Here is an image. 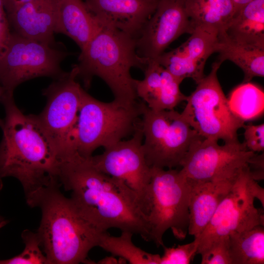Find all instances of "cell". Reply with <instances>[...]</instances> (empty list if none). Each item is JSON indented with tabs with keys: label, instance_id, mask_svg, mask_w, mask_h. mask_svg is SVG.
Instances as JSON below:
<instances>
[{
	"label": "cell",
	"instance_id": "obj_1",
	"mask_svg": "<svg viewBox=\"0 0 264 264\" xmlns=\"http://www.w3.org/2000/svg\"><path fill=\"white\" fill-rule=\"evenodd\" d=\"M59 180L81 214L101 232L115 228L150 242L148 224L136 195L121 180L96 169L75 153L61 160Z\"/></svg>",
	"mask_w": 264,
	"mask_h": 264
},
{
	"label": "cell",
	"instance_id": "obj_2",
	"mask_svg": "<svg viewBox=\"0 0 264 264\" xmlns=\"http://www.w3.org/2000/svg\"><path fill=\"white\" fill-rule=\"evenodd\" d=\"M0 102L5 112L0 142V178L17 179L25 197L44 187L61 184L60 158L36 115L24 114L13 95L4 94Z\"/></svg>",
	"mask_w": 264,
	"mask_h": 264
},
{
	"label": "cell",
	"instance_id": "obj_3",
	"mask_svg": "<svg viewBox=\"0 0 264 264\" xmlns=\"http://www.w3.org/2000/svg\"><path fill=\"white\" fill-rule=\"evenodd\" d=\"M60 183L44 187L26 198L38 207L42 218L37 232L48 264H91L89 251L98 246L102 233L79 212L70 198L61 192Z\"/></svg>",
	"mask_w": 264,
	"mask_h": 264
},
{
	"label": "cell",
	"instance_id": "obj_4",
	"mask_svg": "<svg viewBox=\"0 0 264 264\" xmlns=\"http://www.w3.org/2000/svg\"><path fill=\"white\" fill-rule=\"evenodd\" d=\"M76 64L78 77L88 88L94 76L101 78L109 87L114 101L125 105L136 103V79L131 69L144 70L149 59L137 52L136 39L117 29L105 25L82 50Z\"/></svg>",
	"mask_w": 264,
	"mask_h": 264
},
{
	"label": "cell",
	"instance_id": "obj_5",
	"mask_svg": "<svg viewBox=\"0 0 264 264\" xmlns=\"http://www.w3.org/2000/svg\"><path fill=\"white\" fill-rule=\"evenodd\" d=\"M145 103L125 105L115 101H100L83 88L72 146L75 152L87 158L98 148L108 147L130 135L140 127Z\"/></svg>",
	"mask_w": 264,
	"mask_h": 264
},
{
	"label": "cell",
	"instance_id": "obj_6",
	"mask_svg": "<svg viewBox=\"0 0 264 264\" xmlns=\"http://www.w3.org/2000/svg\"><path fill=\"white\" fill-rule=\"evenodd\" d=\"M151 168L144 210L150 242L163 247V237L168 229L180 240L188 233L190 187L180 169Z\"/></svg>",
	"mask_w": 264,
	"mask_h": 264
},
{
	"label": "cell",
	"instance_id": "obj_7",
	"mask_svg": "<svg viewBox=\"0 0 264 264\" xmlns=\"http://www.w3.org/2000/svg\"><path fill=\"white\" fill-rule=\"evenodd\" d=\"M222 63L217 60L212 64L209 74L187 96L180 113L202 138L228 142L238 140L237 132L245 122L231 111L218 80L217 72Z\"/></svg>",
	"mask_w": 264,
	"mask_h": 264
},
{
	"label": "cell",
	"instance_id": "obj_8",
	"mask_svg": "<svg viewBox=\"0 0 264 264\" xmlns=\"http://www.w3.org/2000/svg\"><path fill=\"white\" fill-rule=\"evenodd\" d=\"M141 124L143 149L151 167L180 166L191 146L202 138L174 109L154 110L145 104Z\"/></svg>",
	"mask_w": 264,
	"mask_h": 264
},
{
	"label": "cell",
	"instance_id": "obj_9",
	"mask_svg": "<svg viewBox=\"0 0 264 264\" xmlns=\"http://www.w3.org/2000/svg\"><path fill=\"white\" fill-rule=\"evenodd\" d=\"M264 207V189L250 176L248 166L238 175L204 231L197 238V253L214 242L234 232L264 226L263 209L255 207V199Z\"/></svg>",
	"mask_w": 264,
	"mask_h": 264
},
{
	"label": "cell",
	"instance_id": "obj_10",
	"mask_svg": "<svg viewBox=\"0 0 264 264\" xmlns=\"http://www.w3.org/2000/svg\"><path fill=\"white\" fill-rule=\"evenodd\" d=\"M70 53L43 42L11 32L0 59V86L5 94H13L21 84L39 77L54 79L66 72L61 67Z\"/></svg>",
	"mask_w": 264,
	"mask_h": 264
},
{
	"label": "cell",
	"instance_id": "obj_11",
	"mask_svg": "<svg viewBox=\"0 0 264 264\" xmlns=\"http://www.w3.org/2000/svg\"><path fill=\"white\" fill-rule=\"evenodd\" d=\"M78 69L74 65L68 72L43 90L47 99L36 118L51 140L61 160L75 152L72 138L81 101L82 88L76 81Z\"/></svg>",
	"mask_w": 264,
	"mask_h": 264
},
{
	"label": "cell",
	"instance_id": "obj_12",
	"mask_svg": "<svg viewBox=\"0 0 264 264\" xmlns=\"http://www.w3.org/2000/svg\"><path fill=\"white\" fill-rule=\"evenodd\" d=\"M218 141L202 138L191 146L180 164L188 178L198 181L233 179L255 154L239 139L221 145Z\"/></svg>",
	"mask_w": 264,
	"mask_h": 264
},
{
	"label": "cell",
	"instance_id": "obj_13",
	"mask_svg": "<svg viewBox=\"0 0 264 264\" xmlns=\"http://www.w3.org/2000/svg\"><path fill=\"white\" fill-rule=\"evenodd\" d=\"M143 139L141 124L130 139L120 140L88 158L99 171L124 181L136 195L144 210L152 168L145 158Z\"/></svg>",
	"mask_w": 264,
	"mask_h": 264
},
{
	"label": "cell",
	"instance_id": "obj_14",
	"mask_svg": "<svg viewBox=\"0 0 264 264\" xmlns=\"http://www.w3.org/2000/svg\"><path fill=\"white\" fill-rule=\"evenodd\" d=\"M194 29L184 0H159L136 39L137 52L149 60L156 59L176 39L185 33L191 34Z\"/></svg>",
	"mask_w": 264,
	"mask_h": 264
},
{
	"label": "cell",
	"instance_id": "obj_15",
	"mask_svg": "<svg viewBox=\"0 0 264 264\" xmlns=\"http://www.w3.org/2000/svg\"><path fill=\"white\" fill-rule=\"evenodd\" d=\"M219 33L211 26H197L186 41L154 60L181 81L189 78L197 84L205 76V63L215 52Z\"/></svg>",
	"mask_w": 264,
	"mask_h": 264
},
{
	"label": "cell",
	"instance_id": "obj_16",
	"mask_svg": "<svg viewBox=\"0 0 264 264\" xmlns=\"http://www.w3.org/2000/svg\"><path fill=\"white\" fill-rule=\"evenodd\" d=\"M159 0H84L101 25L135 38L155 11Z\"/></svg>",
	"mask_w": 264,
	"mask_h": 264
},
{
	"label": "cell",
	"instance_id": "obj_17",
	"mask_svg": "<svg viewBox=\"0 0 264 264\" xmlns=\"http://www.w3.org/2000/svg\"><path fill=\"white\" fill-rule=\"evenodd\" d=\"M144 78L137 80L136 90L150 109L170 110L186 100L187 96L180 91L182 82L170 73L156 60H149L143 70Z\"/></svg>",
	"mask_w": 264,
	"mask_h": 264
},
{
	"label": "cell",
	"instance_id": "obj_18",
	"mask_svg": "<svg viewBox=\"0 0 264 264\" xmlns=\"http://www.w3.org/2000/svg\"><path fill=\"white\" fill-rule=\"evenodd\" d=\"M7 15L14 32L28 39L57 45L54 36L55 0H31Z\"/></svg>",
	"mask_w": 264,
	"mask_h": 264
},
{
	"label": "cell",
	"instance_id": "obj_19",
	"mask_svg": "<svg viewBox=\"0 0 264 264\" xmlns=\"http://www.w3.org/2000/svg\"><path fill=\"white\" fill-rule=\"evenodd\" d=\"M237 176L231 179L209 181H194L188 178L190 187L188 229L189 235L197 238L204 231Z\"/></svg>",
	"mask_w": 264,
	"mask_h": 264
},
{
	"label": "cell",
	"instance_id": "obj_20",
	"mask_svg": "<svg viewBox=\"0 0 264 264\" xmlns=\"http://www.w3.org/2000/svg\"><path fill=\"white\" fill-rule=\"evenodd\" d=\"M55 32L71 38L83 49L101 27L83 0H55Z\"/></svg>",
	"mask_w": 264,
	"mask_h": 264
},
{
	"label": "cell",
	"instance_id": "obj_21",
	"mask_svg": "<svg viewBox=\"0 0 264 264\" xmlns=\"http://www.w3.org/2000/svg\"><path fill=\"white\" fill-rule=\"evenodd\" d=\"M220 33L239 43L264 47V0H253L246 4Z\"/></svg>",
	"mask_w": 264,
	"mask_h": 264
},
{
	"label": "cell",
	"instance_id": "obj_22",
	"mask_svg": "<svg viewBox=\"0 0 264 264\" xmlns=\"http://www.w3.org/2000/svg\"><path fill=\"white\" fill-rule=\"evenodd\" d=\"M215 52L219 53V61L229 60L242 70V83L264 76V47L239 43L219 33Z\"/></svg>",
	"mask_w": 264,
	"mask_h": 264
},
{
	"label": "cell",
	"instance_id": "obj_23",
	"mask_svg": "<svg viewBox=\"0 0 264 264\" xmlns=\"http://www.w3.org/2000/svg\"><path fill=\"white\" fill-rule=\"evenodd\" d=\"M186 12L194 27L211 26L222 32L235 14L231 0H184Z\"/></svg>",
	"mask_w": 264,
	"mask_h": 264
},
{
	"label": "cell",
	"instance_id": "obj_24",
	"mask_svg": "<svg viewBox=\"0 0 264 264\" xmlns=\"http://www.w3.org/2000/svg\"><path fill=\"white\" fill-rule=\"evenodd\" d=\"M228 238L232 264H264V226L232 233Z\"/></svg>",
	"mask_w": 264,
	"mask_h": 264
},
{
	"label": "cell",
	"instance_id": "obj_25",
	"mask_svg": "<svg viewBox=\"0 0 264 264\" xmlns=\"http://www.w3.org/2000/svg\"><path fill=\"white\" fill-rule=\"evenodd\" d=\"M227 99L232 112L244 122L257 119L264 113V91L250 82L236 87Z\"/></svg>",
	"mask_w": 264,
	"mask_h": 264
},
{
	"label": "cell",
	"instance_id": "obj_26",
	"mask_svg": "<svg viewBox=\"0 0 264 264\" xmlns=\"http://www.w3.org/2000/svg\"><path fill=\"white\" fill-rule=\"evenodd\" d=\"M133 234L121 231L119 237L111 236L107 231L102 233L98 246L112 255L122 258L131 264H160L161 256L147 252L134 245Z\"/></svg>",
	"mask_w": 264,
	"mask_h": 264
},
{
	"label": "cell",
	"instance_id": "obj_27",
	"mask_svg": "<svg viewBox=\"0 0 264 264\" xmlns=\"http://www.w3.org/2000/svg\"><path fill=\"white\" fill-rule=\"evenodd\" d=\"M22 238L25 246L22 252L11 258L0 260V264H48L41 248L40 240L37 233L24 230Z\"/></svg>",
	"mask_w": 264,
	"mask_h": 264
},
{
	"label": "cell",
	"instance_id": "obj_28",
	"mask_svg": "<svg viewBox=\"0 0 264 264\" xmlns=\"http://www.w3.org/2000/svg\"><path fill=\"white\" fill-rule=\"evenodd\" d=\"M164 253L160 264H189L198 254V242L197 239L188 243L176 247L163 246Z\"/></svg>",
	"mask_w": 264,
	"mask_h": 264
},
{
	"label": "cell",
	"instance_id": "obj_29",
	"mask_svg": "<svg viewBox=\"0 0 264 264\" xmlns=\"http://www.w3.org/2000/svg\"><path fill=\"white\" fill-rule=\"evenodd\" d=\"M198 254L201 264H232L228 236L214 242Z\"/></svg>",
	"mask_w": 264,
	"mask_h": 264
},
{
	"label": "cell",
	"instance_id": "obj_30",
	"mask_svg": "<svg viewBox=\"0 0 264 264\" xmlns=\"http://www.w3.org/2000/svg\"><path fill=\"white\" fill-rule=\"evenodd\" d=\"M243 143L246 148L255 153L264 152V124L245 125Z\"/></svg>",
	"mask_w": 264,
	"mask_h": 264
},
{
	"label": "cell",
	"instance_id": "obj_31",
	"mask_svg": "<svg viewBox=\"0 0 264 264\" xmlns=\"http://www.w3.org/2000/svg\"><path fill=\"white\" fill-rule=\"evenodd\" d=\"M249 172L252 178L256 181L264 178V152L260 154L255 153L248 162Z\"/></svg>",
	"mask_w": 264,
	"mask_h": 264
},
{
	"label": "cell",
	"instance_id": "obj_32",
	"mask_svg": "<svg viewBox=\"0 0 264 264\" xmlns=\"http://www.w3.org/2000/svg\"><path fill=\"white\" fill-rule=\"evenodd\" d=\"M3 0H0V44L5 48L11 32Z\"/></svg>",
	"mask_w": 264,
	"mask_h": 264
},
{
	"label": "cell",
	"instance_id": "obj_33",
	"mask_svg": "<svg viewBox=\"0 0 264 264\" xmlns=\"http://www.w3.org/2000/svg\"><path fill=\"white\" fill-rule=\"evenodd\" d=\"M31 0H3L6 14L13 11Z\"/></svg>",
	"mask_w": 264,
	"mask_h": 264
},
{
	"label": "cell",
	"instance_id": "obj_34",
	"mask_svg": "<svg viewBox=\"0 0 264 264\" xmlns=\"http://www.w3.org/2000/svg\"><path fill=\"white\" fill-rule=\"evenodd\" d=\"M127 261L124 259L119 257L117 259L115 256H107L99 261L97 264H126Z\"/></svg>",
	"mask_w": 264,
	"mask_h": 264
},
{
	"label": "cell",
	"instance_id": "obj_35",
	"mask_svg": "<svg viewBox=\"0 0 264 264\" xmlns=\"http://www.w3.org/2000/svg\"><path fill=\"white\" fill-rule=\"evenodd\" d=\"M235 10V14L240 11L242 7L253 0H231Z\"/></svg>",
	"mask_w": 264,
	"mask_h": 264
},
{
	"label": "cell",
	"instance_id": "obj_36",
	"mask_svg": "<svg viewBox=\"0 0 264 264\" xmlns=\"http://www.w3.org/2000/svg\"><path fill=\"white\" fill-rule=\"evenodd\" d=\"M8 222V221L7 220L0 216V229L5 226Z\"/></svg>",
	"mask_w": 264,
	"mask_h": 264
},
{
	"label": "cell",
	"instance_id": "obj_37",
	"mask_svg": "<svg viewBox=\"0 0 264 264\" xmlns=\"http://www.w3.org/2000/svg\"><path fill=\"white\" fill-rule=\"evenodd\" d=\"M5 93V91L3 89V88L0 86V99L2 97V96L3 95V94ZM3 124V120H1L0 119V127L1 128Z\"/></svg>",
	"mask_w": 264,
	"mask_h": 264
},
{
	"label": "cell",
	"instance_id": "obj_38",
	"mask_svg": "<svg viewBox=\"0 0 264 264\" xmlns=\"http://www.w3.org/2000/svg\"><path fill=\"white\" fill-rule=\"evenodd\" d=\"M5 48L1 45V44H0V59L2 55L3 52Z\"/></svg>",
	"mask_w": 264,
	"mask_h": 264
},
{
	"label": "cell",
	"instance_id": "obj_39",
	"mask_svg": "<svg viewBox=\"0 0 264 264\" xmlns=\"http://www.w3.org/2000/svg\"><path fill=\"white\" fill-rule=\"evenodd\" d=\"M3 187V183L2 181V178H0V192L1 191Z\"/></svg>",
	"mask_w": 264,
	"mask_h": 264
}]
</instances>
